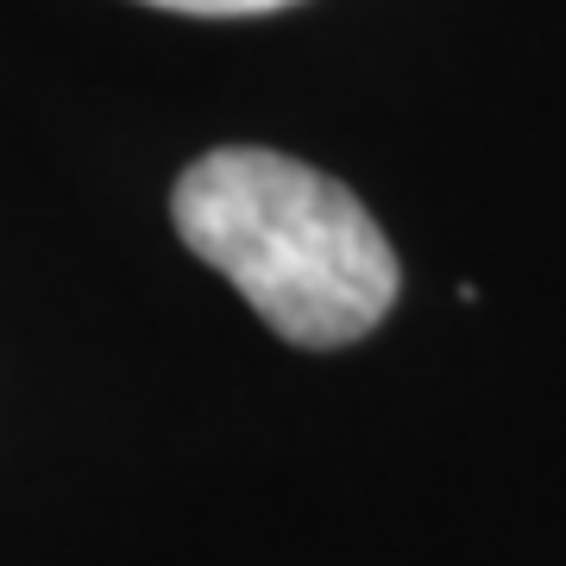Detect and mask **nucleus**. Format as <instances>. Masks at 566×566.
<instances>
[{
    "label": "nucleus",
    "mask_w": 566,
    "mask_h": 566,
    "mask_svg": "<svg viewBox=\"0 0 566 566\" xmlns=\"http://www.w3.org/2000/svg\"><path fill=\"white\" fill-rule=\"evenodd\" d=\"M170 221L290 346H353L403 283L390 240L346 182L264 145L196 158L170 189Z\"/></svg>",
    "instance_id": "obj_1"
},
{
    "label": "nucleus",
    "mask_w": 566,
    "mask_h": 566,
    "mask_svg": "<svg viewBox=\"0 0 566 566\" xmlns=\"http://www.w3.org/2000/svg\"><path fill=\"white\" fill-rule=\"evenodd\" d=\"M145 7L202 13V20H245V13H277V7H296V0H145Z\"/></svg>",
    "instance_id": "obj_2"
}]
</instances>
